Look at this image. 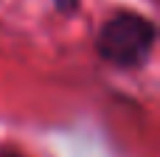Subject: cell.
I'll return each instance as SVG.
<instances>
[{
	"instance_id": "6da1fadb",
	"label": "cell",
	"mask_w": 160,
	"mask_h": 157,
	"mask_svg": "<svg viewBox=\"0 0 160 157\" xmlns=\"http://www.w3.org/2000/svg\"><path fill=\"white\" fill-rule=\"evenodd\" d=\"M155 42H158V25L146 14L118 8L101 22L96 37V51L112 67L141 70L152 59Z\"/></svg>"
},
{
	"instance_id": "7a4b0ae2",
	"label": "cell",
	"mask_w": 160,
	"mask_h": 157,
	"mask_svg": "<svg viewBox=\"0 0 160 157\" xmlns=\"http://www.w3.org/2000/svg\"><path fill=\"white\" fill-rule=\"evenodd\" d=\"M53 6L62 14H76L79 11V0H53Z\"/></svg>"
},
{
	"instance_id": "3957f363",
	"label": "cell",
	"mask_w": 160,
	"mask_h": 157,
	"mask_svg": "<svg viewBox=\"0 0 160 157\" xmlns=\"http://www.w3.org/2000/svg\"><path fill=\"white\" fill-rule=\"evenodd\" d=\"M0 157H28V155H22L17 146H0Z\"/></svg>"
}]
</instances>
